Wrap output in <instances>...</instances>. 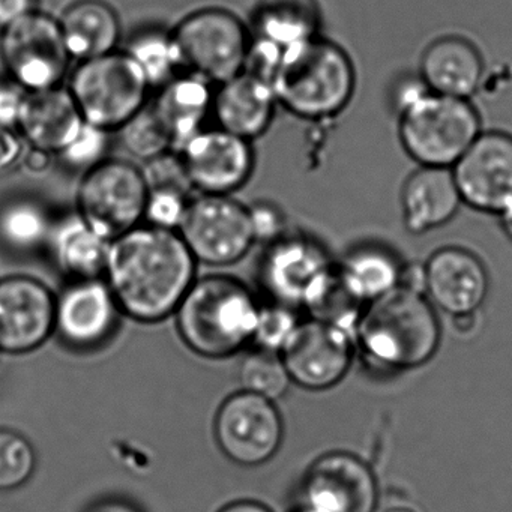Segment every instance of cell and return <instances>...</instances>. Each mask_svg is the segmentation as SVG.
Instances as JSON below:
<instances>
[{
  "instance_id": "cell-1",
  "label": "cell",
  "mask_w": 512,
  "mask_h": 512,
  "mask_svg": "<svg viewBox=\"0 0 512 512\" xmlns=\"http://www.w3.org/2000/svg\"><path fill=\"white\" fill-rule=\"evenodd\" d=\"M196 259L175 230L137 226L110 241L107 286L119 310L137 322H160L196 281Z\"/></svg>"
},
{
  "instance_id": "cell-2",
  "label": "cell",
  "mask_w": 512,
  "mask_h": 512,
  "mask_svg": "<svg viewBox=\"0 0 512 512\" xmlns=\"http://www.w3.org/2000/svg\"><path fill=\"white\" fill-rule=\"evenodd\" d=\"M269 83L277 103L293 115L325 119L349 106L356 74L349 55L317 35L283 49Z\"/></svg>"
},
{
  "instance_id": "cell-3",
  "label": "cell",
  "mask_w": 512,
  "mask_h": 512,
  "mask_svg": "<svg viewBox=\"0 0 512 512\" xmlns=\"http://www.w3.org/2000/svg\"><path fill=\"white\" fill-rule=\"evenodd\" d=\"M259 311L241 281L209 275L194 281L176 308V328L197 355L227 358L253 341Z\"/></svg>"
},
{
  "instance_id": "cell-4",
  "label": "cell",
  "mask_w": 512,
  "mask_h": 512,
  "mask_svg": "<svg viewBox=\"0 0 512 512\" xmlns=\"http://www.w3.org/2000/svg\"><path fill=\"white\" fill-rule=\"evenodd\" d=\"M356 331L371 358L395 368L425 364L440 341L433 304L419 290L403 286L370 302Z\"/></svg>"
},
{
  "instance_id": "cell-5",
  "label": "cell",
  "mask_w": 512,
  "mask_h": 512,
  "mask_svg": "<svg viewBox=\"0 0 512 512\" xmlns=\"http://www.w3.org/2000/svg\"><path fill=\"white\" fill-rule=\"evenodd\" d=\"M400 112L401 145L422 167L452 169L482 133L481 118L469 100L427 88L406 101Z\"/></svg>"
},
{
  "instance_id": "cell-6",
  "label": "cell",
  "mask_w": 512,
  "mask_h": 512,
  "mask_svg": "<svg viewBox=\"0 0 512 512\" xmlns=\"http://www.w3.org/2000/svg\"><path fill=\"white\" fill-rule=\"evenodd\" d=\"M151 89L128 53L112 52L80 62L70 89L86 124L104 131L121 130L146 106Z\"/></svg>"
},
{
  "instance_id": "cell-7",
  "label": "cell",
  "mask_w": 512,
  "mask_h": 512,
  "mask_svg": "<svg viewBox=\"0 0 512 512\" xmlns=\"http://www.w3.org/2000/svg\"><path fill=\"white\" fill-rule=\"evenodd\" d=\"M149 187L139 167L122 160H103L88 169L77 191L79 217L113 241L140 226Z\"/></svg>"
},
{
  "instance_id": "cell-8",
  "label": "cell",
  "mask_w": 512,
  "mask_h": 512,
  "mask_svg": "<svg viewBox=\"0 0 512 512\" xmlns=\"http://www.w3.org/2000/svg\"><path fill=\"white\" fill-rule=\"evenodd\" d=\"M172 40L181 68L218 85L244 71L250 49L241 20L224 10H202L185 17Z\"/></svg>"
},
{
  "instance_id": "cell-9",
  "label": "cell",
  "mask_w": 512,
  "mask_h": 512,
  "mask_svg": "<svg viewBox=\"0 0 512 512\" xmlns=\"http://www.w3.org/2000/svg\"><path fill=\"white\" fill-rule=\"evenodd\" d=\"M178 233L196 262L217 268L239 262L256 242L248 208L221 194L190 200Z\"/></svg>"
},
{
  "instance_id": "cell-10",
  "label": "cell",
  "mask_w": 512,
  "mask_h": 512,
  "mask_svg": "<svg viewBox=\"0 0 512 512\" xmlns=\"http://www.w3.org/2000/svg\"><path fill=\"white\" fill-rule=\"evenodd\" d=\"M0 49L14 82L26 92L61 86L71 61L59 20L38 11L4 28Z\"/></svg>"
},
{
  "instance_id": "cell-11",
  "label": "cell",
  "mask_w": 512,
  "mask_h": 512,
  "mask_svg": "<svg viewBox=\"0 0 512 512\" xmlns=\"http://www.w3.org/2000/svg\"><path fill=\"white\" fill-rule=\"evenodd\" d=\"M337 271L325 248L304 235H283L263 257V287L272 301L310 308Z\"/></svg>"
},
{
  "instance_id": "cell-12",
  "label": "cell",
  "mask_w": 512,
  "mask_h": 512,
  "mask_svg": "<svg viewBox=\"0 0 512 512\" xmlns=\"http://www.w3.org/2000/svg\"><path fill=\"white\" fill-rule=\"evenodd\" d=\"M284 427L274 401L251 392L227 398L215 416L221 451L241 466H259L277 454Z\"/></svg>"
},
{
  "instance_id": "cell-13",
  "label": "cell",
  "mask_w": 512,
  "mask_h": 512,
  "mask_svg": "<svg viewBox=\"0 0 512 512\" xmlns=\"http://www.w3.org/2000/svg\"><path fill=\"white\" fill-rule=\"evenodd\" d=\"M451 170L461 200L469 208L502 215L512 205L511 134H479Z\"/></svg>"
},
{
  "instance_id": "cell-14",
  "label": "cell",
  "mask_w": 512,
  "mask_h": 512,
  "mask_svg": "<svg viewBox=\"0 0 512 512\" xmlns=\"http://www.w3.org/2000/svg\"><path fill=\"white\" fill-rule=\"evenodd\" d=\"M280 355L292 382L320 391L346 376L352 362V341L343 326L313 319L299 323Z\"/></svg>"
},
{
  "instance_id": "cell-15",
  "label": "cell",
  "mask_w": 512,
  "mask_h": 512,
  "mask_svg": "<svg viewBox=\"0 0 512 512\" xmlns=\"http://www.w3.org/2000/svg\"><path fill=\"white\" fill-rule=\"evenodd\" d=\"M311 512H373L377 485L370 467L355 455L332 452L314 461L302 485Z\"/></svg>"
},
{
  "instance_id": "cell-16",
  "label": "cell",
  "mask_w": 512,
  "mask_h": 512,
  "mask_svg": "<svg viewBox=\"0 0 512 512\" xmlns=\"http://www.w3.org/2000/svg\"><path fill=\"white\" fill-rule=\"evenodd\" d=\"M191 187L203 194L229 196L253 172L250 142L220 127L202 130L179 152Z\"/></svg>"
},
{
  "instance_id": "cell-17",
  "label": "cell",
  "mask_w": 512,
  "mask_h": 512,
  "mask_svg": "<svg viewBox=\"0 0 512 512\" xmlns=\"http://www.w3.org/2000/svg\"><path fill=\"white\" fill-rule=\"evenodd\" d=\"M56 298L49 287L29 277L0 281V352L28 353L55 331Z\"/></svg>"
},
{
  "instance_id": "cell-18",
  "label": "cell",
  "mask_w": 512,
  "mask_h": 512,
  "mask_svg": "<svg viewBox=\"0 0 512 512\" xmlns=\"http://www.w3.org/2000/svg\"><path fill=\"white\" fill-rule=\"evenodd\" d=\"M490 278L476 254L461 247L434 251L424 266L431 304L451 316L476 313L487 298Z\"/></svg>"
},
{
  "instance_id": "cell-19",
  "label": "cell",
  "mask_w": 512,
  "mask_h": 512,
  "mask_svg": "<svg viewBox=\"0 0 512 512\" xmlns=\"http://www.w3.org/2000/svg\"><path fill=\"white\" fill-rule=\"evenodd\" d=\"M119 313L106 280H76L56 298L55 331L70 346L91 349L112 335Z\"/></svg>"
},
{
  "instance_id": "cell-20",
  "label": "cell",
  "mask_w": 512,
  "mask_h": 512,
  "mask_svg": "<svg viewBox=\"0 0 512 512\" xmlns=\"http://www.w3.org/2000/svg\"><path fill=\"white\" fill-rule=\"evenodd\" d=\"M275 103L271 85L244 70L220 83L212 98V113L221 130L250 142L268 130Z\"/></svg>"
},
{
  "instance_id": "cell-21",
  "label": "cell",
  "mask_w": 512,
  "mask_h": 512,
  "mask_svg": "<svg viewBox=\"0 0 512 512\" xmlns=\"http://www.w3.org/2000/svg\"><path fill=\"white\" fill-rule=\"evenodd\" d=\"M461 203L451 169L419 166L401 191L404 227L412 235L439 229L458 214Z\"/></svg>"
},
{
  "instance_id": "cell-22",
  "label": "cell",
  "mask_w": 512,
  "mask_h": 512,
  "mask_svg": "<svg viewBox=\"0 0 512 512\" xmlns=\"http://www.w3.org/2000/svg\"><path fill=\"white\" fill-rule=\"evenodd\" d=\"M85 125L82 113L68 89L28 92L19 127L34 149L61 154Z\"/></svg>"
},
{
  "instance_id": "cell-23",
  "label": "cell",
  "mask_w": 512,
  "mask_h": 512,
  "mask_svg": "<svg viewBox=\"0 0 512 512\" xmlns=\"http://www.w3.org/2000/svg\"><path fill=\"white\" fill-rule=\"evenodd\" d=\"M482 77L481 53L464 38H439L422 55L421 80L434 94L469 100L478 92Z\"/></svg>"
},
{
  "instance_id": "cell-24",
  "label": "cell",
  "mask_w": 512,
  "mask_h": 512,
  "mask_svg": "<svg viewBox=\"0 0 512 512\" xmlns=\"http://www.w3.org/2000/svg\"><path fill=\"white\" fill-rule=\"evenodd\" d=\"M211 83L200 77H175L161 89L155 103V113L163 122L172 151L181 152L182 148L202 131L206 116L212 112Z\"/></svg>"
},
{
  "instance_id": "cell-25",
  "label": "cell",
  "mask_w": 512,
  "mask_h": 512,
  "mask_svg": "<svg viewBox=\"0 0 512 512\" xmlns=\"http://www.w3.org/2000/svg\"><path fill=\"white\" fill-rule=\"evenodd\" d=\"M59 25L71 59L80 62L115 52L121 37L118 16L101 0H80L71 5Z\"/></svg>"
},
{
  "instance_id": "cell-26",
  "label": "cell",
  "mask_w": 512,
  "mask_h": 512,
  "mask_svg": "<svg viewBox=\"0 0 512 512\" xmlns=\"http://www.w3.org/2000/svg\"><path fill=\"white\" fill-rule=\"evenodd\" d=\"M403 263L382 245H359L337 266L344 289L358 302L376 301L401 286Z\"/></svg>"
},
{
  "instance_id": "cell-27",
  "label": "cell",
  "mask_w": 512,
  "mask_h": 512,
  "mask_svg": "<svg viewBox=\"0 0 512 512\" xmlns=\"http://www.w3.org/2000/svg\"><path fill=\"white\" fill-rule=\"evenodd\" d=\"M50 239L56 265L62 272L76 280L104 275L110 241L95 232L79 215L62 221L52 230Z\"/></svg>"
},
{
  "instance_id": "cell-28",
  "label": "cell",
  "mask_w": 512,
  "mask_h": 512,
  "mask_svg": "<svg viewBox=\"0 0 512 512\" xmlns=\"http://www.w3.org/2000/svg\"><path fill=\"white\" fill-rule=\"evenodd\" d=\"M254 25L256 38L286 49L317 37L320 11L316 0H260Z\"/></svg>"
},
{
  "instance_id": "cell-29",
  "label": "cell",
  "mask_w": 512,
  "mask_h": 512,
  "mask_svg": "<svg viewBox=\"0 0 512 512\" xmlns=\"http://www.w3.org/2000/svg\"><path fill=\"white\" fill-rule=\"evenodd\" d=\"M127 53L139 65L151 88H163L172 82L178 70H181V61L172 35L158 32L142 35L131 44Z\"/></svg>"
},
{
  "instance_id": "cell-30",
  "label": "cell",
  "mask_w": 512,
  "mask_h": 512,
  "mask_svg": "<svg viewBox=\"0 0 512 512\" xmlns=\"http://www.w3.org/2000/svg\"><path fill=\"white\" fill-rule=\"evenodd\" d=\"M52 224L43 208L17 202L0 214V236L17 250H34L52 235Z\"/></svg>"
},
{
  "instance_id": "cell-31",
  "label": "cell",
  "mask_w": 512,
  "mask_h": 512,
  "mask_svg": "<svg viewBox=\"0 0 512 512\" xmlns=\"http://www.w3.org/2000/svg\"><path fill=\"white\" fill-rule=\"evenodd\" d=\"M239 382L244 391L275 401L286 394L292 379L280 353L259 349L239 365Z\"/></svg>"
},
{
  "instance_id": "cell-32",
  "label": "cell",
  "mask_w": 512,
  "mask_h": 512,
  "mask_svg": "<svg viewBox=\"0 0 512 512\" xmlns=\"http://www.w3.org/2000/svg\"><path fill=\"white\" fill-rule=\"evenodd\" d=\"M122 145L140 160H154L172 151V142L154 107L145 106L121 128Z\"/></svg>"
},
{
  "instance_id": "cell-33",
  "label": "cell",
  "mask_w": 512,
  "mask_h": 512,
  "mask_svg": "<svg viewBox=\"0 0 512 512\" xmlns=\"http://www.w3.org/2000/svg\"><path fill=\"white\" fill-rule=\"evenodd\" d=\"M37 466L34 446L14 431L0 430V490L25 484Z\"/></svg>"
},
{
  "instance_id": "cell-34",
  "label": "cell",
  "mask_w": 512,
  "mask_h": 512,
  "mask_svg": "<svg viewBox=\"0 0 512 512\" xmlns=\"http://www.w3.org/2000/svg\"><path fill=\"white\" fill-rule=\"evenodd\" d=\"M299 323L301 322H298L295 308L278 304V302L260 307L253 341L259 349L280 353Z\"/></svg>"
},
{
  "instance_id": "cell-35",
  "label": "cell",
  "mask_w": 512,
  "mask_h": 512,
  "mask_svg": "<svg viewBox=\"0 0 512 512\" xmlns=\"http://www.w3.org/2000/svg\"><path fill=\"white\" fill-rule=\"evenodd\" d=\"M187 193L175 188H152L149 190L145 208V220L149 226L178 232L185 211H187Z\"/></svg>"
},
{
  "instance_id": "cell-36",
  "label": "cell",
  "mask_w": 512,
  "mask_h": 512,
  "mask_svg": "<svg viewBox=\"0 0 512 512\" xmlns=\"http://www.w3.org/2000/svg\"><path fill=\"white\" fill-rule=\"evenodd\" d=\"M107 134L109 131L101 130L94 125H83L76 139L61 152V157L73 167L91 169L95 164L103 161L107 149Z\"/></svg>"
},
{
  "instance_id": "cell-37",
  "label": "cell",
  "mask_w": 512,
  "mask_h": 512,
  "mask_svg": "<svg viewBox=\"0 0 512 512\" xmlns=\"http://www.w3.org/2000/svg\"><path fill=\"white\" fill-rule=\"evenodd\" d=\"M142 172L148 182L149 190L152 188H175V190L187 193L188 188H191L181 155L173 157L166 152L154 160H149L148 166Z\"/></svg>"
},
{
  "instance_id": "cell-38",
  "label": "cell",
  "mask_w": 512,
  "mask_h": 512,
  "mask_svg": "<svg viewBox=\"0 0 512 512\" xmlns=\"http://www.w3.org/2000/svg\"><path fill=\"white\" fill-rule=\"evenodd\" d=\"M248 211L256 241L274 242L283 236V217L277 209L269 205H257L248 208Z\"/></svg>"
},
{
  "instance_id": "cell-39",
  "label": "cell",
  "mask_w": 512,
  "mask_h": 512,
  "mask_svg": "<svg viewBox=\"0 0 512 512\" xmlns=\"http://www.w3.org/2000/svg\"><path fill=\"white\" fill-rule=\"evenodd\" d=\"M26 94L28 92L17 83L0 85V127L14 128L19 125Z\"/></svg>"
},
{
  "instance_id": "cell-40",
  "label": "cell",
  "mask_w": 512,
  "mask_h": 512,
  "mask_svg": "<svg viewBox=\"0 0 512 512\" xmlns=\"http://www.w3.org/2000/svg\"><path fill=\"white\" fill-rule=\"evenodd\" d=\"M22 152V140L13 128L0 127V173L13 169L19 163Z\"/></svg>"
},
{
  "instance_id": "cell-41",
  "label": "cell",
  "mask_w": 512,
  "mask_h": 512,
  "mask_svg": "<svg viewBox=\"0 0 512 512\" xmlns=\"http://www.w3.org/2000/svg\"><path fill=\"white\" fill-rule=\"evenodd\" d=\"M31 11H34L32 0H0V28H7Z\"/></svg>"
},
{
  "instance_id": "cell-42",
  "label": "cell",
  "mask_w": 512,
  "mask_h": 512,
  "mask_svg": "<svg viewBox=\"0 0 512 512\" xmlns=\"http://www.w3.org/2000/svg\"><path fill=\"white\" fill-rule=\"evenodd\" d=\"M218 512H272L262 503L251 502V500H241V502L230 503L224 506Z\"/></svg>"
},
{
  "instance_id": "cell-43",
  "label": "cell",
  "mask_w": 512,
  "mask_h": 512,
  "mask_svg": "<svg viewBox=\"0 0 512 512\" xmlns=\"http://www.w3.org/2000/svg\"><path fill=\"white\" fill-rule=\"evenodd\" d=\"M92 512H137L136 509L124 505V503H104Z\"/></svg>"
},
{
  "instance_id": "cell-44",
  "label": "cell",
  "mask_w": 512,
  "mask_h": 512,
  "mask_svg": "<svg viewBox=\"0 0 512 512\" xmlns=\"http://www.w3.org/2000/svg\"><path fill=\"white\" fill-rule=\"evenodd\" d=\"M500 220H502L503 232H505L506 236L512 241V205L500 215Z\"/></svg>"
},
{
  "instance_id": "cell-45",
  "label": "cell",
  "mask_w": 512,
  "mask_h": 512,
  "mask_svg": "<svg viewBox=\"0 0 512 512\" xmlns=\"http://www.w3.org/2000/svg\"><path fill=\"white\" fill-rule=\"evenodd\" d=\"M385 512H416L413 509L406 508V506H395V508L386 509Z\"/></svg>"
},
{
  "instance_id": "cell-46",
  "label": "cell",
  "mask_w": 512,
  "mask_h": 512,
  "mask_svg": "<svg viewBox=\"0 0 512 512\" xmlns=\"http://www.w3.org/2000/svg\"><path fill=\"white\" fill-rule=\"evenodd\" d=\"M298 512H311V511H308V509L302 508L301 511H298Z\"/></svg>"
}]
</instances>
